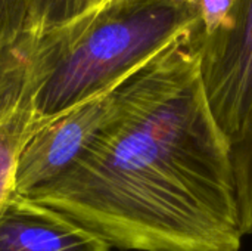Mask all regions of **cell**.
Wrapping results in <instances>:
<instances>
[{"label": "cell", "mask_w": 252, "mask_h": 251, "mask_svg": "<svg viewBox=\"0 0 252 251\" xmlns=\"http://www.w3.org/2000/svg\"><path fill=\"white\" fill-rule=\"evenodd\" d=\"M235 3L236 0H196L195 7L198 10L199 27L195 33L201 36L214 33L224 22Z\"/></svg>", "instance_id": "10"}, {"label": "cell", "mask_w": 252, "mask_h": 251, "mask_svg": "<svg viewBox=\"0 0 252 251\" xmlns=\"http://www.w3.org/2000/svg\"><path fill=\"white\" fill-rule=\"evenodd\" d=\"M30 198L123 251H241L232 146L208 105L190 37L114 93L81 158Z\"/></svg>", "instance_id": "1"}, {"label": "cell", "mask_w": 252, "mask_h": 251, "mask_svg": "<svg viewBox=\"0 0 252 251\" xmlns=\"http://www.w3.org/2000/svg\"><path fill=\"white\" fill-rule=\"evenodd\" d=\"M117 87L44 118L19 154L15 175L18 194L30 197L59 179L81 158L106 123Z\"/></svg>", "instance_id": "4"}, {"label": "cell", "mask_w": 252, "mask_h": 251, "mask_svg": "<svg viewBox=\"0 0 252 251\" xmlns=\"http://www.w3.org/2000/svg\"><path fill=\"white\" fill-rule=\"evenodd\" d=\"M190 44L211 112L230 146L252 138V0H236L211 34L193 31Z\"/></svg>", "instance_id": "3"}, {"label": "cell", "mask_w": 252, "mask_h": 251, "mask_svg": "<svg viewBox=\"0 0 252 251\" xmlns=\"http://www.w3.org/2000/svg\"><path fill=\"white\" fill-rule=\"evenodd\" d=\"M238 206L244 235H252V138L232 146Z\"/></svg>", "instance_id": "7"}, {"label": "cell", "mask_w": 252, "mask_h": 251, "mask_svg": "<svg viewBox=\"0 0 252 251\" xmlns=\"http://www.w3.org/2000/svg\"><path fill=\"white\" fill-rule=\"evenodd\" d=\"M0 251H111V247L65 215L15 191L0 212Z\"/></svg>", "instance_id": "5"}, {"label": "cell", "mask_w": 252, "mask_h": 251, "mask_svg": "<svg viewBox=\"0 0 252 251\" xmlns=\"http://www.w3.org/2000/svg\"><path fill=\"white\" fill-rule=\"evenodd\" d=\"M30 0H0V53L25 30Z\"/></svg>", "instance_id": "9"}, {"label": "cell", "mask_w": 252, "mask_h": 251, "mask_svg": "<svg viewBox=\"0 0 252 251\" xmlns=\"http://www.w3.org/2000/svg\"><path fill=\"white\" fill-rule=\"evenodd\" d=\"M71 0H30L25 30L22 34L37 36L68 19Z\"/></svg>", "instance_id": "8"}, {"label": "cell", "mask_w": 252, "mask_h": 251, "mask_svg": "<svg viewBox=\"0 0 252 251\" xmlns=\"http://www.w3.org/2000/svg\"><path fill=\"white\" fill-rule=\"evenodd\" d=\"M171 1L182 3V4H192V6H195V3H196V0H171Z\"/></svg>", "instance_id": "12"}, {"label": "cell", "mask_w": 252, "mask_h": 251, "mask_svg": "<svg viewBox=\"0 0 252 251\" xmlns=\"http://www.w3.org/2000/svg\"><path fill=\"white\" fill-rule=\"evenodd\" d=\"M44 123L34 111H25L0 121V212L15 192L16 164L30 136Z\"/></svg>", "instance_id": "6"}, {"label": "cell", "mask_w": 252, "mask_h": 251, "mask_svg": "<svg viewBox=\"0 0 252 251\" xmlns=\"http://www.w3.org/2000/svg\"><path fill=\"white\" fill-rule=\"evenodd\" d=\"M199 27L192 4L111 0L0 53V121L34 111L59 115L114 89Z\"/></svg>", "instance_id": "2"}, {"label": "cell", "mask_w": 252, "mask_h": 251, "mask_svg": "<svg viewBox=\"0 0 252 251\" xmlns=\"http://www.w3.org/2000/svg\"><path fill=\"white\" fill-rule=\"evenodd\" d=\"M111 0H71L69 1V12H68V19L77 15H81L84 12H89L97 6H102Z\"/></svg>", "instance_id": "11"}]
</instances>
